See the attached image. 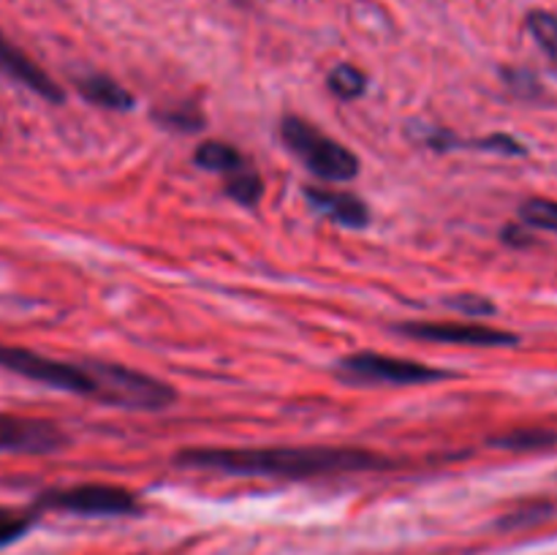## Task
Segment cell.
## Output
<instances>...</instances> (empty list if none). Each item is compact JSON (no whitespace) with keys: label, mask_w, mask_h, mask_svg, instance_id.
Wrapping results in <instances>:
<instances>
[{"label":"cell","mask_w":557,"mask_h":555,"mask_svg":"<svg viewBox=\"0 0 557 555\" xmlns=\"http://www.w3.org/2000/svg\"><path fill=\"white\" fill-rule=\"evenodd\" d=\"M82 96L87 98L90 103L103 109H114V112H125V109H134V96H131L125 87H120L112 76H103V74H90V76H82L76 82Z\"/></svg>","instance_id":"obj_10"},{"label":"cell","mask_w":557,"mask_h":555,"mask_svg":"<svg viewBox=\"0 0 557 555\" xmlns=\"http://www.w3.org/2000/svg\"><path fill=\"white\" fill-rule=\"evenodd\" d=\"M493 444L509 452H542L557 444V433L553 430H511V433L495 439Z\"/></svg>","instance_id":"obj_13"},{"label":"cell","mask_w":557,"mask_h":555,"mask_svg":"<svg viewBox=\"0 0 557 555\" xmlns=\"http://www.w3.org/2000/svg\"><path fill=\"white\" fill-rule=\"evenodd\" d=\"M177 462L194 468L234 473V477H272V479H313L332 473L379 471L389 460L364 449H337V446H270V449H226L201 446L183 449Z\"/></svg>","instance_id":"obj_1"},{"label":"cell","mask_w":557,"mask_h":555,"mask_svg":"<svg viewBox=\"0 0 557 555\" xmlns=\"http://www.w3.org/2000/svg\"><path fill=\"white\" fill-rule=\"evenodd\" d=\"M308 201L321 210L324 215H330L332 221H337L341 226L348 229H362L368 226L370 210L357 194L351 190H335V188H321V185H310L308 188Z\"/></svg>","instance_id":"obj_9"},{"label":"cell","mask_w":557,"mask_h":555,"mask_svg":"<svg viewBox=\"0 0 557 555\" xmlns=\"http://www.w3.org/2000/svg\"><path fill=\"white\" fill-rule=\"evenodd\" d=\"M326 85H330V90L335 92L337 98H343V101H354V98H359L364 92L368 79H364V74L357 69V65L343 63L332 71Z\"/></svg>","instance_id":"obj_15"},{"label":"cell","mask_w":557,"mask_h":555,"mask_svg":"<svg viewBox=\"0 0 557 555\" xmlns=\"http://www.w3.org/2000/svg\"><path fill=\"white\" fill-rule=\"evenodd\" d=\"M528 30L536 38L539 47L549 58V63L557 69V16L549 11H531L528 14Z\"/></svg>","instance_id":"obj_14"},{"label":"cell","mask_w":557,"mask_h":555,"mask_svg":"<svg viewBox=\"0 0 557 555\" xmlns=\"http://www.w3.org/2000/svg\"><path fill=\"white\" fill-rule=\"evenodd\" d=\"M226 194L232 196L234 201H239V205L256 207L261 194H264V183H261L259 172H256L250 163H245L243 169H237V172L226 177Z\"/></svg>","instance_id":"obj_12"},{"label":"cell","mask_w":557,"mask_h":555,"mask_svg":"<svg viewBox=\"0 0 557 555\" xmlns=\"http://www.w3.org/2000/svg\"><path fill=\"white\" fill-rule=\"evenodd\" d=\"M36 509H60L71 515L85 517H125L139 511V501L131 490L117 488V484H74V488L47 490L38 495Z\"/></svg>","instance_id":"obj_4"},{"label":"cell","mask_w":557,"mask_h":555,"mask_svg":"<svg viewBox=\"0 0 557 555\" xmlns=\"http://www.w3.org/2000/svg\"><path fill=\"white\" fill-rule=\"evenodd\" d=\"M0 74L9 76L16 85L33 90L36 96L47 98L49 103H63L65 92L60 90L58 82H54L47 71L38 69V65L33 63L20 47H14L3 33H0Z\"/></svg>","instance_id":"obj_8"},{"label":"cell","mask_w":557,"mask_h":555,"mask_svg":"<svg viewBox=\"0 0 557 555\" xmlns=\"http://www.w3.org/2000/svg\"><path fill=\"white\" fill-rule=\"evenodd\" d=\"M449 305L460 313L468 316H493L495 305L487 297H479V294H460V297H451Z\"/></svg>","instance_id":"obj_18"},{"label":"cell","mask_w":557,"mask_h":555,"mask_svg":"<svg viewBox=\"0 0 557 555\" xmlns=\"http://www.w3.org/2000/svg\"><path fill=\"white\" fill-rule=\"evenodd\" d=\"M337 375L351 384H424L444 379L446 373L417 362V359L389 357V354L359 351L337 362Z\"/></svg>","instance_id":"obj_5"},{"label":"cell","mask_w":557,"mask_h":555,"mask_svg":"<svg viewBox=\"0 0 557 555\" xmlns=\"http://www.w3.org/2000/svg\"><path fill=\"white\" fill-rule=\"evenodd\" d=\"M103 365L107 362H65V359L44 357L30 348L0 346V368L36 384L92 397V400L103 397Z\"/></svg>","instance_id":"obj_2"},{"label":"cell","mask_w":557,"mask_h":555,"mask_svg":"<svg viewBox=\"0 0 557 555\" xmlns=\"http://www.w3.org/2000/svg\"><path fill=\"white\" fill-rule=\"evenodd\" d=\"M397 332L417 341L446 343V346H473V348H498L517 346L520 337L506 330L484 324H457V321H408L397 326Z\"/></svg>","instance_id":"obj_6"},{"label":"cell","mask_w":557,"mask_h":555,"mask_svg":"<svg viewBox=\"0 0 557 555\" xmlns=\"http://www.w3.org/2000/svg\"><path fill=\"white\" fill-rule=\"evenodd\" d=\"M161 123L172 125V128H183V131H196L201 128V114L196 112L194 107H183V109H169V112L158 114Z\"/></svg>","instance_id":"obj_19"},{"label":"cell","mask_w":557,"mask_h":555,"mask_svg":"<svg viewBox=\"0 0 557 555\" xmlns=\"http://www.w3.org/2000/svg\"><path fill=\"white\" fill-rule=\"evenodd\" d=\"M65 444V433L47 419L0 414V452L49 455Z\"/></svg>","instance_id":"obj_7"},{"label":"cell","mask_w":557,"mask_h":555,"mask_svg":"<svg viewBox=\"0 0 557 555\" xmlns=\"http://www.w3.org/2000/svg\"><path fill=\"white\" fill-rule=\"evenodd\" d=\"M194 161L199 163L201 169H207V172H218L223 174V177H228V174H234L237 169H243L245 158L243 152L237 150V147L226 145V141H201L199 147H196V156Z\"/></svg>","instance_id":"obj_11"},{"label":"cell","mask_w":557,"mask_h":555,"mask_svg":"<svg viewBox=\"0 0 557 555\" xmlns=\"http://www.w3.org/2000/svg\"><path fill=\"white\" fill-rule=\"evenodd\" d=\"M520 215L528 226L557 232V201L553 199H528L520 207Z\"/></svg>","instance_id":"obj_17"},{"label":"cell","mask_w":557,"mask_h":555,"mask_svg":"<svg viewBox=\"0 0 557 555\" xmlns=\"http://www.w3.org/2000/svg\"><path fill=\"white\" fill-rule=\"evenodd\" d=\"M281 136L288 150L326 183H348L359 174V158L302 118H283Z\"/></svg>","instance_id":"obj_3"},{"label":"cell","mask_w":557,"mask_h":555,"mask_svg":"<svg viewBox=\"0 0 557 555\" xmlns=\"http://www.w3.org/2000/svg\"><path fill=\"white\" fill-rule=\"evenodd\" d=\"M38 520V509H0V547H9L25 536Z\"/></svg>","instance_id":"obj_16"}]
</instances>
